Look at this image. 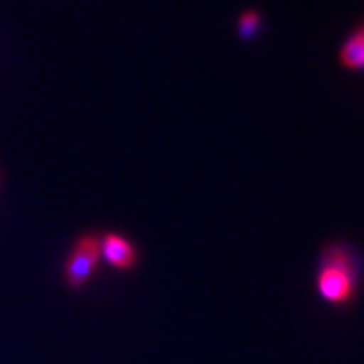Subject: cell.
Listing matches in <instances>:
<instances>
[{
	"mask_svg": "<svg viewBox=\"0 0 364 364\" xmlns=\"http://www.w3.org/2000/svg\"><path fill=\"white\" fill-rule=\"evenodd\" d=\"M357 289V263L350 250L333 246L320 268L318 291L331 304H346Z\"/></svg>",
	"mask_w": 364,
	"mask_h": 364,
	"instance_id": "1",
	"label": "cell"
},
{
	"mask_svg": "<svg viewBox=\"0 0 364 364\" xmlns=\"http://www.w3.org/2000/svg\"><path fill=\"white\" fill-rule=\"evenodd\" d=\"M100 257V246L95 237H85L78 242L65 267V277L73 289H80L92 276Z\"/></svg>",
	"mask_w": 364,
	"mask_h": 364,
	"instance_id": "2",
	"label": "cell"
},
{
	"mask_svg": "<svg viewBox=\"0 0 364 364\" xmlns=\"http://www.w3.org/2000/svg\"><path fill=\"white\" fill-rule=\"evenodd\" d=\"M102 252L107 263L115 268H129L135 263V252L128 240L119 235H107L102 242Z\"/></svg>",
	"mask_w": 364,
	"mask_h": 364,
	"instance_id": "3",
	"label": "cell"
},
{
	"mask_svg": "<svg viewBox=\"0 0 364 364\" xmlns=\"http://www.w3.org/2000/svg\"><path fill=\"white\" fill-rule=\"evenodd\" d=\"M341 61L348 69H364V32L355 33L342 46Z\"/></svg>",
	"mask_w": 364,
	"mask_h": 364,
	"instance_id": "4",
	"label": "cell"
},
{
	"mask_svg": "<svg viewBox=\"0 0 364 364\" xmlns=\"http://www.w3.org/2000/svg\"><path fill=\"white\" fill-rule=\"evenodd\" d=\"M259 23H261V18L255 11H246L242 17H240L239 23V30L242 33V37H252L255 33V30L259 28Z\"/></svg>",
	"mask_w": 364,
	"mask_h": 364,
	"instance_id": "5",
	"label": "cell"
}]
</instances>
